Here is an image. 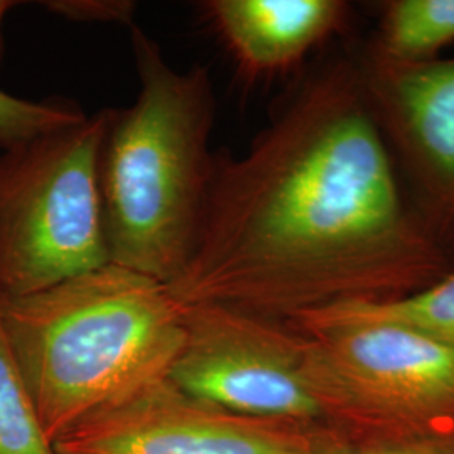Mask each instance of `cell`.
<instances>
[{
  "instance_id": "cell-4",
  "label": "cell",
  "mask_w": 454,
  "mask_h": 454,
  "mask_svg": "<svg viewBox=\"0 0 454 454\" xmlns=\"http://www.w3.org/2000/svg\"><path fill=\"white\" fill-rule=\"evenodd\" d=\"M114 112L0 155V298L43 292L110 262L98 168Z\"/></svg>"
},
{
  "instance_id": "cell-9",
  "label": "cell",
  "mask_w": 454,
  "mask_h": 454,
  "mask_svg": "<svg viewBox=\"0 0 454 454\" xmlns=\"http://www.w3.org/2000/svg\"><path fill=\"white\" fill-rule=\"evenodd\" d=\"M200 11L247 82L286 73L348 17L341 0H206Z\"/></svg>"
},
{
  "instance_id": "cell-2",
  "label": "cell",
  "mask_w": 454,
  "mask_h": 454,
  "mask_svg": "<svg viewBox=\"0 0 454 454\" xmlns=\"http://www.w3.org/2000/svg\"><path fill=\"white\" fill-rule=\"evenodd\" d=\"M0 320L52 444L167 377L185 339V307L168 286L114 262L0 298Z\"/></svg>"
},
{
  "instance_id": "cell-3",
  "label": "cell",
  "mask_w": 454,
  "mask_h": 454,
  "mask_svg": "<svg viewBox=\"0 0 454 454\" xmlns=\"http://www.w3.org/2000/svg\"><path fill=\"white\" fill-rule=\"evenodd\" d=\"M140 90L114 110L99 155L110 262L170 286L185 271L211 185L215 97L204 66L179 71L131 26Z\"/></svg>"
},
{
  "instance_id": "cell-12",
  "label": "cell",
  "mask_w": 454,
  "mask_h": 454,
  "mask_svg": "<svg viewBox=\"0 0 454 454\" xmlns=\"http://www.w3.org/2000/svg\"><path fill=\"white\" fill-rule=\"evenodd\" d=\"M0 454H58L37 416L0 320Z\"/></svg>"
},
{
  "instance_id": "cell-6",
  "label": "cell",
  "mask_w": 454,
  "mask_h": 454,
  "mask_svg": "<svg viewBox=\"0 0 454 454\" xmlns=\"http://www.w3.org/2000/svg\"><path fill=\"white\" fill-rule=\"evenodd\" d=\"M294 330L309 340L313 371L330 416L401 426L411 433L454 419L451 347L386 322Z\"/></svg>"
},
{
  "instance_id": "cell-16",
  "label": "cell",
  "mask_w": 454,
  "mask_h": 454,
  "mask_svg": "<svg viewBox=\"0 0 454 454\" xmlns=\"http://www.w3.org/2000/svg\"><path fill=\"white\" fill-rule=\"evenodd\" d=\"M20 5V2L17 0H0V65H2V59H4V33H2V27H4V20L7 14Z\"/></svg>"
},
{
  "instance_id": "cell-14",
  "label": "cell",
  "mask_w": 454,
  "mask_h": 454,
  "mask_svg": "<svg viewBox=\"0 0 454 454\" xmlns=\"http://www.w3.org/2000/svg\"><path fill=\"white\" fill-rule=\"evenodd\" d=\"M43 5L51 14L71 22L135 26L137 4L133 0H46Z\"/></svg>"
},
{
  "instance_id": "cell-10",
  "label": "cell",
  "mask_w": 454,
  "mask_h": 454,
  "mask_svg": "<svg viewBox=\"0 0 454 454\" xmlns=\"http://www.w3.org/2000/svg\"><path fill=\"white\" fill-rule=\"evenodd\" d=\"M404 325L454 348V270L419 292L382 301H341L296 315L288 325Z\"/></svg>"
},
{
  "instance_id": "cell-1",
  "label": "cell",
  "mask_w": 454,
  "mask_h": 454,
  "mask_svg": "<svg viewBox=\"0 0 454 454\" xmlns=\"http://www.w3.org/2000/svg\"><path fill=\"white\" fill-rule=\"evenodd\" d=\"M412 209L356 58L330 59L239 155L214 153L191 261L168 286L271 320L419 292L453 271Z\"/></svg>"
},
{
  "instance_id": "cell-13",
  "label": "cell",
  "mask_w": 454,
  "mask_h": 454,
  "mask_svg": "<svg viewBox=\"0 0 454 454\" xmlns=\"http://www.w3.org/2000/svg\"><path fill=\"white\" fill-rule=\"evenodd\" d=\"M86 116L69 99H26L0 88V148L9 150L51 131L74 127Z\"/></svg>"
},
{
  "instance_id": "cell-7",
  "label": "cell",
  "mask_w": 454,
  "mask_h": 454,
  "mask_svg": "<svg viewBox=\"0 0 454 454\" xmlns=\"http://www.w3.org/2000/svg\"><path fill=\"white\" fill-rule=\"evenodd\" d=\"M58 454H322L298 426L236 414L180 389L150 382L78 422Z\"/></svg>"
},
{
  "instance_id": "cell-8",
  "label": "cell",
  "mask_w": 454,
  "mask_h": 454,
  "mask_svg": "<svg viewBox=\"0 0 454 454\" xmlns=\"http://www.w3.org/2000/svg\"><path fill=\"white\" fill-rule=\"evenodd\" d=\"M356 59L407 199L454 264V58L392 65L364 51Z\"/></svg>"
},
{
  "instance_id": "cell-11",
  "label": "cell",
  "mask_w": 454,
  "mask_h": 454,
  "mask_svg": "<svg viewBox=\"0 0 454 454\" xmlns=\"http://www.w3.org/2000/svg\"><path fill=\"white\" fill-rule=\"evenodd\" d=\"M453 43L454 0H392L365 52L392 65H418L438 59Z\"/></svg>"
},
{
  "instance_id": "cell-5",
  "label": "cell",
  "mask_w": 454,
  "mask_h": 454,
  "mask_svg": "<svg viewBox=\"0 0 454 454\" xmlns=\"http://www.w3.org/2000/svg\"><path fill=\"white\" fill-rule=\"evenodd\" d=\"M185 307V339L168 379L249 418L305 424L330 416L309 340L292 325L215 303Z\"/></svg>"
},
{
  "instance_id": "cell-15",
  "label": "cell",
  "mask_w": 454,
  "mask_h": 454,
  "mask_svg": "<svg viewBox=\"0 0 454 454\" xmlns=\"http://www.w3.org/2000/svg\"><path fill=\"white\" fill-rule=\"evenodd\" d=\"M322 454H454V433L424 431L387 441L322 448Z\"/></svg>"
}]
</instances>
